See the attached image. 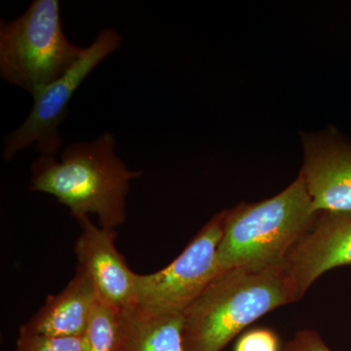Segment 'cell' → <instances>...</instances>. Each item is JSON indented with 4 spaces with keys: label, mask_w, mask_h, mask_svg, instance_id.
I'll list each match as a JSON object with an SVG mask.
<instances>
[{
    "label": "cell",
    "mask_w": 351,
    "mask_h": 351,
    "mask_svg": "<svg viewBox=\"0 0 351 351\" xmlns=\"http://www.w3.org/2000/svg\"><path fill=\"white\" fill-rule=\"evenodd\" d=\"M122 36L112 27L103 29L80 61L57 82L34 95L29 117L4 138L3 159L34 147L40 156H56L63 147L60 127L68 115L69 101L88 75L121 46Z\"/></svg>",
    "instance_id": "obj_5"
},
{
    "label": "cell",
    "mask_w": 351,
    "mask_h": 351,
    "mask_svg": "<svg viewBox=\"0 0 351 351\" xmlns=\"http://www.w3.org/2000/svg\"><path fill=\"white\" fill-rule=\"evenodd\" d=\"M276 332L267 328H257L245 332L235 345L234 351H280Z\"/></svg>",
    "instance_id": "obj_14"
},
{
    "label": "cell",
    "mask_w": 351,
    "mask_h": 351,
    "mask_svg": "<svg viewBox=\"0 0 351 351\" xmlns=\"http://www.w3.org/2000/svg\"><path fill=\"white\" fill-rule=\"evenodd\" d=\"M96 289L89 276L76 267L75 276L56 295H48L21 332L48 337H82L95 304Z\"/></svg>",
    "instance_id": "obj_10"
},
{
    "label": "cell",
    "mask_w": 351,
    "mask_h": 351,
    "mask_svg": "<svg viewBox=\"0 0 351 351\" xmlns=\"http://www.w3.org/2000/svg\"><path fill=\"white\" fill-rule=\"evenodd\" d=\"M85 48L64 34L58 0H34L17 19L0 21V76L34 97L66 75Z\"/></svg>",
    "instance_id": "obj_4"
},
{
    "label": "cell",
    "mask_w": 351,
    "mask_h": 351,
    "mask_svg": "<svg viewBox=\"0 0 351 351\" xmlns=\"http://www.w3.org/2000/svg\"><path fill=\"white\" fill-rule=\"evenodd\" d=\"M75 219L80 226L75 244L77 267L91 278L98 299L119 311L132 306L137 274L117 250V232L97 226L90 216Z\"/></svg>",
    "instance_id": "obj_9"
},
{
    "label": "cell",
    "mask_w": 351,
    "mask_h": 351,
    "mask_svg": "<svg viewBox=\"0 0 351 351\" xmlns=\"http://www.w3.org/2000/svg\"><path fill=\"white\" fill-rule=\"evenodd\" d=\"M226 210L215 214L167 267L137 274L132 306L156 313H182L221 274L218 248Z\"/></svg>",
    "instance_id": "obj_6"
},
{
    "label": "cell",
    "mask_w": 351,
    "mask_h": 351,
    "mask_svg": "<svg viewBox=\"0 0 351 351\" xmlns=\"http://www.w3.org/2000/svg\"><path fill=\"white\" fill-rule=\"evenodd\" d=\"M182 313H156L136 306L122 309L117 351H188Z\"/></svg>",
    "instance_id": "obj_11"
},
{
    "label": "cell",
    "mask_w": 351,
    "mask_h": 351,
    "mask_svg": "<svg viewBox=\"0 0 351 351\" xmlns=\"http://www.w3.org/2000/svg\"><path fill=\"white\" fill-rule=\"evenodd\" d=\"M18 351H84L82 337H48L21 332Z\"/></svg>",
    "instance_id": "obj_13"
},
{
    "label": "cell",
    "mask_w": 351,
    "mask_h": 351,
    "mask_svg": "<svg viewBox=\"0 0 351 351\" xmlns=\"http://www.w3.org/2000/svg\"><path fill=\"white\" fill-rule=\"evenodd\" d=\"M280 351H332L321 338L319 332L311 329L301 330L281 348Z\"/></svg>",
    "instance_id": "obj_15"
},
{
    "label": "cell",
    "mask_w": 351,
    "mask_h": 351,
    "mask_svg": "<svg viewBox=\"0 0 351 351\" xmlns=\"http://www.w3.org/2000/svg\"><path fill=\"white\" fill-rule=\"evenodd\" d=\"M226 210L218 248L221 272L282 265L318 214L300 175L278 195Z\"/></svg>",
    "instance_id": "obj_3"
},
{
    "label": "cell",
    "mask_w": 351,
    "mask_h": 351,
    "mask_svg": "<svg viewBox=\"0 0 351 351\" xmlns=\"http://www.w3.org/2000/svg\"><path fill=\"white\" fill-rule=\"evenodd\" d=\"M121 311L98 299L83 332L84 351H117Z\"/></svg>",
    "instance_id": "obj_12"
},
{
    "label": "cell",
    "mask_w": 351,
    "mask_h": 351,
    "mask_svg": "<svg viewBox=\"0 0 351 351\" xmlns=\"http://www.w3.org/2000/svg\"><path fill=\"white\" fill-rule=\"evenodd\" d=\"M284 265L300 300L325 272L351 265V210L318 212Z\"/></svg>",
    "instance_id": "obj_8"
},
{
    "label": "cell",
    "mask_w": 351,
    "mask_h": 351,
    "mask_svg": "<svg viewBox=\"0 0 351 351\" xmlns=\"http://www.w3.org/2000/svg\"><path fill=\"white\" fill-rule=\"evenodd\" d=\"M299 301L284 263L226 270L182 313L184 348L221 351L265 314Z\"/></svg>",
    "instance_id": "obj_2"
},
{
    "label": "cell",
    "mask_w": 351,
    "mask_h": 351,
    "mask_svg": "<svg viewBox=\"0 0 351 351\" xmlns=\"http://www.w3.org/2000/svg\"><path fill=\"white\" fill-rule=\"evenodd\" d=\"M115 137L104 133L91 142L71 143L56 156L32 164L29 191L53 195L75 219L96 215L99 226L115 230L126 221L131 182L142 176L115 152Z\"/></svg>",
    "instance_id": "obj_1"
},
{
    "label": "cell",
    "mask_w": 351,
    "mask_h": 351,
    "mask_svg": "<svg viewBox=\"0 0 351 351\" xmlns=\"http://www.w3.org/2000/svg\"><path fill=\"white\" fill-rule=\"evenodd\" d=\"M304 180L317 212L351 210V142L334 127L302 132Z\"/></svg>",
    "instance_id": "obj_7"
}]
</instances>
